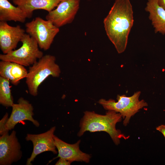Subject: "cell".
<instances>
[{"instance_id": "obj_3", "label": "cell", "mask_w": 165, "mask_h": 165, "mask_svg": "<svg viewBox=\"0 0 165 165\" xmlns=\"http://www.w3.org/2000/svg\"><path fill=\"white\" fill-rule=\"evenodd\" d=\"M56 57L46 54L30 67L26 78V83L30 94L36 96L39 86L49 76L58 77L61 70L56 62Z\"/></svg>"}, {"instance_id": "obj_10", "label": "cell", "mask_w": 165, "mask_h": 165, "mask_svg": "<svg viewBox=\"0 0 165 165\" xmlns=\"http://www.w3.org/2000/svg\"><path fill=\"white\" fill-rule=\"evenodd\" d=\"M12 107V112L6 125L8 130L14 129L18 123L24 120L29 121L36 127L39 126L38 122L33 118L34 108L28 101L23 97H20L17 103H14Z\"/></svg>"}, {"instance_id": "obj_11", "label": "cell", "mask_w": 165, "mask_h": 165, "mask_svg": "<svg viewBox=\"0 0 165 165\" xmlns=\"http://www.w3.org/2000/svg\"><path fill=\"white\" fill-rule=\"evenodd\" d=\"M25 32L20 25L12 26L7 22L0 21V48L3 53L7 54L14 49Z\"/></svg>"}, {"instance_id": "obj_12", "label": "cell", "mask_w": 165, "mask_h": 165, "mask_svg": "<svg viewBox=\"0 0 165 165\" xmlns=\"http://www.w3.org/2000/svg\"><path fill=\"white\" fill-rule=\"evenodd\" d=\"M53 138L58 155L55 158H62L71 162L74 161L88 163L91 157L90 155L81 151L79 148L80 140L75 143L71 144L67 143L54 135Z\"/></svg>"}, {"instance_id": "obj_18", "label": "cell", "mask_w": 165, "mask_h": 165, "mask_svg": "<svg viewBox=\"0 0 165 165\" xmlns=\"http://www.w3.org/2000/svg\"><path fill=\"white\" fill-rule=\"evenodd\" d=\"M9 118L8 113L6 112L0 121V134L1 135L8 133L9 131L6 127Z\"/></svg>"}, {"instance_id": "obj_5", "label": "cell", "mask_w": 165, "mask_h": 165, "mask_svg": "<svg viewBox=\"0 0 165 165\" xmlns=\"http://www.w3.org/2000/svg\"><path fill=\"white\" fill-rule=\"evenodd\" d=\"M20 42L22 46L6 54H0L1 61L14 62L24 66L32 65L43 56L38 48L36 41L30 35L25 33Z\"/></svg>"}, {"instance_id": "obj_19", "label": "cell", "mask_w": 165, "mask_h": 165, "mask_svg": "<svg viewBox=\"0 0 165 165\" xmlns=\"http://www.w3.org/2000/svg\"><path fill=\"white\" fill-rule=\"evenodd\" d=\"M71 162L63 158H60L56 162V165H70Z\"/></svg>"}, {"instance_id": "obj_14", "label": "cell", "mask_w": 165, "mask_h": 165, "mask_svg": "<svg viewBox=\"0 0 165 165\" xmlns=\"http://www.w3.org/2000/svg\"><path fill=\"white\" fill-rule=\"evenodd\" d=\"M28 71L24 66L9 61L0 62V76L9 81L14 85H17L22 79L26 78Z\"/></svg>"}, {"instance_id": "obj_6", "label": "cell", "mask_w": 165, "mask_h": 165, "mask_svg": "<svg viewBox=\"0 0 165 165\" xmlns=\"http://www.w3.org/2000/svg\"><path fill=\"white\" fill-rule=\"evenodd\" d=\"M26 32L37 42L39 47L44 50L50 47L59 32V28L51 21L37 17L25 24Z\"/></svg>"}, {"instance_id": "obj_20", "label": "cell", "mask_w": 165, "mask_h": 165, "mask_svg": "<svg viewBox=\"0 0 165 165\" xmlns=\"http://www.w3.org/2000/svg\"><path fill=\"white\" fill-rule=\"evenodd\" d=\"M156 129V130L161 133L165 138V124L160 125L157 127Z\"/></svg>"}, {"instance_id": "obj_4", "label": "cell", "mask_w": 165, "mask_h": 165, "mask_svg": "<svg viewBox=\"0 0 165 165\" xmlns=\"http://www.w3.org/2000/svg\"><path fill=\"white\" fill-rule=\"evenodd\" d=\"M140 91L135 92L131 96L118 95L117 101L112 99L106 100L101 99L98 103L107 111H113L119 113L123 119V125L126 126L130 122L131 117L144 107L148 106L144 100H140Z\"/></svg>"}, {"instance_id": "obj_21", "label": "cell", "mask_w": 165, "mask_h": 165, "mask_svg": "<svg viewBox=\"0 0 165 165\" xmlns=\"http://www.w3.org/2000/svg\"><path fill=\"white\" fill-rule=\"evenodd\" d=\"M159 5L165 10V0H157Z\"/></svg>"}, {"instance_id": "obj_9", "label": "cell", "mask_w": 165, "mask_h": 165, "mask_svg": "<svg viewBox=\"0 0 165 165\" xmlns=\"http://www.w3.org/2000/svg\"><path fill=\"white\" fill-rule=\"evenodd\" d=\"M55 126L47 131L38 134H28L25 138L27 141H31L33 150L30 157L28 159L26 165H31L36 156L40 153L47 151L51 152L54 154L57 153L53 138Z\"/></svg>"}, {"instance_id": "obj_2", "label": "cell", "mask_w": 165, "mask_h": 165, "mask_svg": "<svg viewBox=\"0 0 165 165\" xmlns=\"http://www.w3.org/2000/svg\"><path fill=\"white\" fill-rule=\"evenodd\" d=\"M121 115L113 111H108L105 115L99 114L93 112L86 111L81 119L80 129L78 135L81 136L86 131L91 132L104 131L108 133L114 144H119L122 138H128L116 128V124L121 121Z\"/></svg>"}, {"instance_id": "obj_16", "label": "cell", "mask_w": 165, "mask_h": 165, "mask_svg": "<svg viewBox=\"0 0 165 165\" xmlns=\"http://www.w3.org/2000/svg\"><path fill=\"white\" fill-rule=\"evenodd\" d=\"M27 18L26 14L20 7L14 6L8 0H0V21L24 23Z\"/></svg>"}, {"instance_id": "obj_8", "label": "cell", "mask_w": 165, "mask_h": 165, "mask_svg": "<svg viewBox=\"0 0 165 165\" xmlns=\"http://www.w3.org/2000/svg\"><path fill=\"white\" fill-rule=\"evenodd\" d=\"M22 156L21 146L16 136V132L13 130L0 137V165H10L20 160Z\"/></svg>"}, {"instance_id": "obj_7", "label": "cell", "mask_w": 165, "mask_h": 165, "mask_svg": "<svg viewBox=\"0 0 165 165\" xmlns=\"http://www.w3.org/2000/svg\"><path fill=\"white\" fill-rule=\"evenodd\" d=\"M80 0H63L56 9L48 12L46 19L58 28L71 23L79 10Z\"/></svg>"}, {"instance_id": "obj_13", "label": "cell", "mask_w": 165, "mask_h": 165, "mask_svg": "<svg viewBox=\"0 0 165 165\" xmlns=\"http://www.w3.org/2000/svg\"><path fill=\"white\" fill-rule=\"evenodd\" d=\"M63 0H13L14 4L21 8L27 18H31L33 11L43 9L49 12L53 10Z\"/></svg>"}, {"instance_id": "obj_17", "label": "cell", "mask_w": 165, "mask_h": 165, "mask_svg": "<svg viewBox=\"0 0 165 165\" xmlns=\"http://www.w3.org/2000/svg\"><path fill=\"white\" fill-rule=\"evenodd\" d=\"M10 82L7 79L0 76V104L6 107H12L14 104Z\"/></svg>"}, {"instance_id": "obj_15", "label": "cell", "mask_w": 165, "mask_h": 165, "mask_svg": "<svg viewBox=\"0 0 165 165\" xmlns=\"http://www.w3.org/2000/svg\"><path fill=\"white\" fill-rule=\"evenodd\" d=\"M145 10L149 13L148 18L155 32L165 35V10L159 5L157 0H148Z\"/></svg>"}, {"instance_id": "obj_1", "label": "cell", "mask_w": 165, "mask_h": 165, "mask_svg": "<svg viewBox=\"0 0 165 165\" xmlns=\"http://www.w3.org/2000/svg\"><path fill=\"white\" fill-rule=\"evenodd\" d=\"M134 22L130 0H116L103 23L109 39L119 53L125 50Z\"/></svg>"}]
</instances>
